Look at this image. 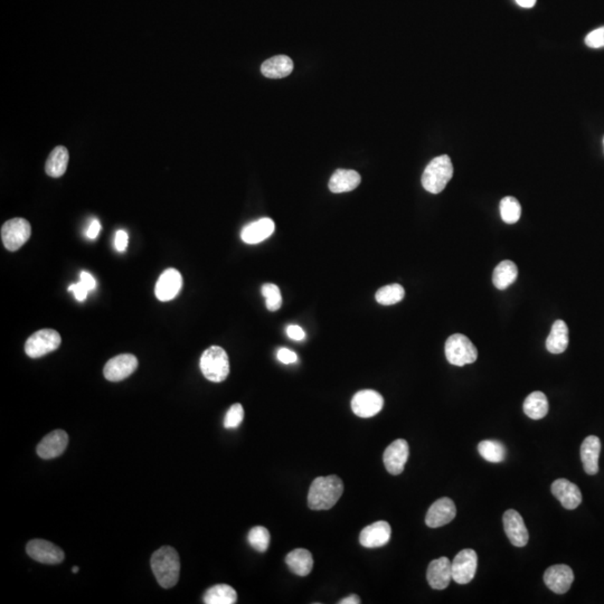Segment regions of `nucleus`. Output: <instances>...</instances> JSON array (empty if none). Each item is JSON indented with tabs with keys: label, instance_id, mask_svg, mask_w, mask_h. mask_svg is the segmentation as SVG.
I'll return each mask as SVG.
<instances>
[{
	"label": "nucleus",
	"instance_id": "obj_7",
	"mask_svg": "<svg viewBox=\"0 0 604 604\" xmlns=\"http://www.w3.org/2000/svg\"><path fill=\"white\" fill-rule=\"evenodd\" d=\"M32 235V226L25 218H12L1 227L3 244L8 251H17Z\"/></svg>",
	"mask_w": 604,
	"mask_h": 604
},
{
	"label": "nucleus",
	"instance_id": "obj_12",
	"mask_svg": "<svg viewBox=\"0 0 604 604\" xmlns=\"http://www.w3.org/2000/svg\"><path fill=\"white\" fill-rule=\"evenodd\" d=\"M410 456L408 442L403 439H397L391 443L384 452L383 461L387 472L393 476L402 474L404 472L405 463H408Z\"/></svg>",
	"mask_w": 604,
	"mask_h": 604
},
{
	"label": "nucleus",
	"instance_id": "obj_18",
	"mask_svg": "<svg viewBox=\"0 0 604 604\" xmlns=\"http://www.w3.org/2000/svg\"><path fill=\"white\" fill-rule=\"evenodd\" d=\"M69 444V435L63 430H55L46 435L37 445V454L42 459L58 458L65 451Z\"/></svg>",
	"mask_w": 604,
	"mask_h": 604
},
{
	"label": "nucleus",
	"instance_id": "obj_38",
	"mask_svg": "<svg viewBox=\"0 0 604 604\" xmlns=\"http://www.w3.org/2000/svg\"><path fill=\"white\" fill-rule=\"evenodd\" d=\"M69 291H72V292L74 293V297H76V299L79 300V301H84V300L86 299L89 293L88 288L85 287L84 283L82 281H80L79 283H74L72 284V286H70Z\"/></svg>",
	"mask_w": 604,
	"mask_h": 604
},
{
	"label": "nucleus",
	"instance_id": "obj_1",
	"mask_svg": "<svg viewBox=\"0 0 604 604\" xmlns=\"http://www.w3.org/2000/svg\"><path fill=\"white\" fill-rule=\"evenodd\" d=\"M344 493V483L335 474L318 477L312 481L308 493V506L312 511H327L334 507Z\"/></svg>",
	"mask_w": 604,
	"mask_h": 604
},
{
	"label": "nucleus",
	"instance_id": "obj_33",
	"mask_svg": "<svg viewBox=\"0 0 604 604\" xmlns=\"http://www.w3.org/2000/svg\"><path fill=\"white\" fill-rule=\"evenodd\" d=\"M500 215L502 221L507 224H515L520 221L522 207L515 197L507 196L500 202Z\"/></svg>",
	"mask_w": 604,
	"mask_h": 604
},
{
	"label": "nucleus",
	"instance_id": "obj_40",
	"mask_svg": "<svg viewBox=\"0 0 604 604\" xmlns=\"http://www.w3.org/2000/svg\"><path fill=\"white\" fill-rule=\"evenodd\" d=\"M128 242H129V236H128L127 232L124 230H119L118 232H117V234H115V248H117L119 252L126 251V248H127L128 246Z\"/></svg>",
	"mask_w": 604,
	"mask_h": 604
},
{
	"label": "nucleus",
	"instance_id": "obj_44",
	"mask_svg": "<svg viewBox=\"0 0 604 604\" xmlns=\"http://www.w3.org/2000/svg\"><path fill=\"white\" fill-rule=\"evenodd\" d=\"M360 598L358 595L351 594L347 598L342 599V601H339V604H360Z\"/></svg>",
	"mask_w": 604,
	"mask_h": 604
},
{
	"label": "nucleus",
	"instance_id": "obj_9",
	"mask_svg": "<svg viewBox=\"0 0 604 604\" xmlns=\"http://www.w3.org/2000/svg\"><path fill=\"white\" fill-rule=\"evenodd\" d=\"M383 406V396L376 391H360L351 399V410L357 417L362 419L375 417L382 411Z\"/></svg>",
	"mask_w": 604,
	"mask_h": 604
},
{
	"label": "nucleus",
	"instance_id": "obj_43",
	"mask_svg": "<svg viewBox=\"0 0 604 604\" xmlns=\"http://www.w3.org/2000/svg\"><path fill=\"white\" fill-rule=\"evenodd\" d=\"M101 231V224L100 222L97 221V220H94L91 223L90 226H89L88 231H86V236H88L90 240H95L99 235V233Z\"/></svg>",
	"mask_w": 604,
	"mask_h": 604
},
{
	"label": "nucleus",
	"instance_id": "obj_36",
	"mask_svg": "<svg viewBox=\"0 0 604 604\" xmlns=\"http://www.w3.org/2000/svg\"><path fill=\"white\" fill-rule=\"evenodd\" d=\"M244 419V410L240 403L232 405L227 411L224 419V428L225 429H236L241 426L242 421Z\"/></svg>",
	"mask_w": 604,
	"mask_h": 604
},
{
	"label": "nucleus",
	"instance_id": "obj_19",
	"mask_svg": "<svg viewBox=\"0 0 604 604\" xmlns=\"http://www.w3.org/2000/svg\"><path fill=\"white\" fill-rule=\"evenodd\" d=\"M552 493L563 507L573 511L582 502V493L575 483L568 479H557L552 483Z\"/></svg>",
	"mask_w": 604,
	"mask_h": 604
},
{
	"label": "nucleus",
	"instance_id": "obj_6",
	"mask_svg": "<svg viewBox=\"0 0 604 604\" xmlns=\"http://www.w3.org/2000/svg\"><path fill=\"white\" fill-rule=\"evenodd\" d=\"M62 338L54 329H42L35 332L25 344V353L30 358H40L60 346Z\"/></svg>",
	"mask_w": 604,
	"mask_h": 604
},
{
	"label": "nucleus",
	"instance_id": "obj_32",
	"mask_svg": "<svg viewBox=\"0 0 604 604\" xmlns=\"http://www.w3.org/2000/svg\"><path fill=\"white\" fill-rule=\"evenodd\" d=\"M404 296V288L401 284L393 283L381 288L375 294V298L380 305H392L402 301Z\"/></svg>",
	"mask_w": 604,
	"mask_h": 604
},
{
	"label": "nucleus",
	"instance_id": "obj_20",
	"mask_svg": "<svg viewBox=\"0 0 604 604\" xmlns=\"http://www.w3.org/2000/svg\"><path fill=\"white\" fill-rule=\"evenodd\" d=\"M426 579L432 589H447L452 580V565L450 559L447 557H440L430 563L426 572Z\"/></svg>",
	"mask_w": 604,
	"mask_h": 604
},
{
	"label": "nucleus",
	"instance_id": "obj_17",
	"mask_svg": "<svg viewBox=\"0 0 604 604\" xmlns=\"http://www.w3.org/2000/svg\"><path fill=\"white\" fill-rule=\"evenodd\" d=\"M392 528L385 520H380L362 529L360 535V543L366 548L385 546L391 539Z\"/></svg>",
	"mask_w": 604,
	"mask_h": 604
},
{
	"label": "nucleus",
	"instance_id": "obj_27",
	"mask_svg": "<svg viewBox=\"0 0 604 604\" xmlns=\"http://www.w3.org/2000/svg\"><path fill=\"white\" fill-rule=\"evenodd\" d=\"M69 159H70L69 150L63 146H58L51 151L46 161V174L53 178L62 177L67 172Z\"/></svg>",
	"mask_w": 604,
	"mask_h": 604
},
{
	"label": "nucleus",
	"instance_id": "obj_8",
	"mask_svg": "<svg viewBox=\"0 0 604 604\" xmlns=\"http://www.w3.org/2000/svg\"><path fill=\"white\" fill-rule=\"evenodd\" d=\"M452 580L458 584H468L474 580L477 571L478 556L474 550L467 548L456 554L451 562Z\"/></svg>",
	"mask_w": 604,
	"mask_h": 604
},
{
	"label": "nucleus",
	"instance_id": "obj_31",
	"mask_svg": "<svg viewBox=\"0 0 604 604\" xmlns=\"http://www.w3.org/2000/svg\"><path fill=\"white\" fill-rule=\"evenodd\" d=\"M478 451L483 459L493 463H502L507 456L506 447L496 440H483L478 444Z\"/></svg>",
	"mask_w": 604,
	"mask_h": 604
},
{
	"label": "nucleus",
	"instance_id": "obj_10",
	"mask_svg": "<svg viewBox=\"0 0 604 604\" xmlns=\"http://www.w3.org/2000/svg\"><path fill=\"white\" fill-rule=\"evenodd\" d=\"M138 369V360L132 353H122L106 362L103 369L104 378L110 382L124 381Z\"/></svg>",
	"mask_w": 604,
	"mask_h": 604
},
{
	"label": "nucleus",
	"instance_id": "obj_42",
	"mask_svg": "<svg viewBox=\"0 0 604 604\" xmlns=\"http://www.w3.org/2000/svg\"><path fill=\"white\" fill-rule=\"evenodd\" d=\"M80 281L84 283L85 287L88 288L89 291L94 290L97 287V281L93 278V275H91L89 272L83 271L81 273V280Z\"/></svg>",
	"mask_w": 604,
	"mask_h": 604
},
{
	"label": "nucleus",
	"instance_id": "obj_24",
	"mask_svg": "<svg viewBox=\"0 0 604 604\" xmlns=\"http://www.w3.org/2000/svg\"><path fill=\"white\" fill-rule=\"evenodd\" d=\"M360 175L355 170H337L329 181V189L332 193L340 194L351 191L360 184Z\"/></svg>",
	"mask_w": 604,
	"mask_h": 604
},
{
	"label": "nucleus",
	"instance_id": "obj_21",
	"mask_svg": "<svg viewBox=\"0 0 604 604\" xmlns=\"http://www.w3.org/2000/svg\"><path fill=\"white\" fill-rule=\"evenodd\" d=\"M275 224L271 218H264L248 224L242 230L241 239L246 244H257L275 233Z\"/></svg>",
	"mask_w": 604,
	"mask_h": 604
},
{
	"label": "nucleus",
	"instance_id": "obj_28",
	"mask_svg": "<svg viewBox=\"0 0 604 604\" xmlns=\"http://www.w3.org/2000/svg\"><path fill=\"white\" fill-rule=\"evenodd\" d=\"M524 412L532 420H541L548 413V401L543 392L536 391L529 394L524 402Z\"/></svg>",
	"mask_w": 604,
	"mask_h": 604
},
{
	"label": "nucleus",
	"instance_id": "obj_22",
	"mask_svg": "<svg viewBox=\"0 0 604 604\" xmlns=\"http://www.w3.org/2000/svg\"><path fill=\"white\" fill-rule=\"evenodd\" d=\"M581 460L583 463L584 472L590 476L599 472V458L601 453V441L598 437L590 435L581 445Z\"/></svg>",
	"mask_w": 604,
	"mask_h": 604
},
{
	"label": "nucleus",
	"instance_id": "obj_26",
	"mask_svg": "<svg viewBox=\"0 0 604 604\" xmlns=\"http://www.w3.org/2000/svg\"><path fill=\"white\" fill-rule=\"evenodd\" d=\"M568 327L563 321H556L547 337L546 349L552 353H562L568 346Z\"/></svg>",
	"mask_w": 604,
	"mask_h": 604
},
{
	"label": "nucleus",
	"instance_id": "obj_4",
	"mask_svg": "<svg viewBox=\"0 0 604 604\" xmlns=\"http://www.w3.org/2000/svg\"><path fill=\"white\" fill-rule=\"evenodd\" d=\"M200 371L209 381L221 383L230 374V360L220 346H211L200 357Z\"/></svg>",
	"mask_w": 604,
	"mask_h": 604
},
{
	"label": "nucleus",
	"instance_id": "obj_45",
	"mask_svg": "<svg viewBox=\"0 0 604 604\" xmlns=\"http://www.w3.org/2000/svg\"><path fill=\"white\" fill-rule=\"evenodd\" d=\"M516 3L523 8H532L536 3V0H516Z\"/></svg>",
	"mask_w": 604,
	"mask_h": 604
},
{
	"label": "nucleus",
	"instance_id": "obj_41",
	"mask_svg": "<svg viewBox=\"0 0 604 604\" xmlns=\"http://www.w3.org/2000/svg\"><path fill=\"white\" fill-rule=\"evenodd\" d=\"M287 334L291 339L293 340H302V339L305 338V332L302 330L301 327L297 326V325H291V326L288 327Z\"/></svg>",
	"mask_w": 604,
	"mask_h": 604
},
{
	"label": "nucleus",
	"instance_id": "obj_16",
	"mask_svg": "<svg viewBox=\"0 0 604 604\" xmlns=\"http://www.w3.org/2000/svg\"><path fill=\"white\" fill-rule=\"evenodd\" d=\"M183 287V278L176 269H167L158 279L154 293L158 300L166 302L175 299Z\"/></svg>",
	"mask_w": 604,
	"mask_h": 604
},
{
	"label": "nucleus",
	"instance_id": "obj_3",
	"mask_svg": "<svg viewBox=\"0 0 604 604\" xmlns=\"http://www.w3.org/2000/svg\"><path fill=\"white\" fill-rule=\"evenodd\" d=\"M453 176V166L447 154L435 157L426 166L422 175V186L431 194H440Z\"/></svg>",
	"mask_w": 604,
	"mask_h": 604
},
{
	"label": "nucleus",
	"instance_id": "obj_15",
	"mask_svg": "<svg viewBox=\"0 0 604 604\" xmlns=\"http://www.w3.org/2000/svg\"><path fill=\"white\" fill-rule=\"evenodd\" d=\"M456 508L450 498L438 499L426 513V524L431 528H438L451 523L456 518Z\"/></svg>",
	"mask_w": 604,
	"mask_h": 604
},
{
	"label": "nucleus",
	"instance_id": "obj_35",
	"mask_svg": "<svg viewBox=\"0 0 604 604\" xmlns=\"http://www.w3.org/2000/svg\"><path fill=\"white\" fill-rule=\"evenodd\" d=\"M262 294L266 298V308L269 309L270 312H277L281 308V291L277 284H263Z\"/></svg>",
	"mask_w": 604,
	"mask_h": 604
},
{
	"label": "nucleus",
	"instance_id": "obj_30",
	"mask_svg": "<svg viewBox=\"0 0 604 604\" xmlns=\"http://www.w3.org/2000/svg\"><path fill=\"white\" fill-rule=\"evenodd\" d=\"M202 600L206 604H234L237 601V593L232 586L218 584L206 591Z\"/></svg>",
	"mask_w": 604,
	"mask_h": 604
},
{
	"label": "nucleus",
	"instance_id": "obj_47",
	"mask_svg": "<svg viewBox=\"0 0 604 604\" xmlns=\"http://www.w3.org/2000/svg\"><path fill=\"white\" fill-rule=\"evenodd\" d=\"M603 143H604V139H603Z\"/></svg>",
	"mask_w": 604,
	"mask_h": 604
},
{
	"label": "nucleus",
	"instance_id": "obj_29",
	"mask_svg": "<svg viewBox=\"0 0 604 604\" xmlns=\"http://www.w3.org/2000/svg\"><path fill=\"white\" fill-rule=\"evenodd\" d=\"M517 277H518V269L516 264L513 261H502L496 266L493 282L497 289L504 290L516 281Z\"/></svg>",
	"mask_w": 604,
	"mask_h": 604
},
{
	"label": "nucleus",
	"instance_id": "obj_39",
	"mask_svg": "<svg viewBox=\"0 0 604 604\" xmlns=\"http://www.w3.org/2000/svg\"><path fill=\"white\" fill-rule=\"evenodd\" d=\"M277 357L283 364H293V362H296L297 360H298L297 353L294 351H290V349H288V348H280L278 353H277Z\"/></svg>",
	"mask_w": 604,
	"mask_h": 604
},
{
	"label": "nucleus",
	"instance_id": "obj_37",
	"mask_svg": "<svg viewBox=\"0 0 604 604\" xmlns=\"http://www.w3.org/2000/svg\"><path fill=\"white\" fill-rule=\"evenodd\" d=\"M585 44L586 46H589L590 49L604 47V26L596 28L591 33L588 34V36L585 37Z\"/></svg>",
	"mask_w": 604,
	"mask_h": 604
},
{
	"label": "nucleus",
	"instance_id": "obj_23",
	"mask_svg": "<svg viewBox=\"0 0 604 604\" xmlns=\"http://www.w3.org/2000/svg\"><path fill=\"white\" fill-rule=\"evenodd\" d=\"M293 71V62L287 55H277L261 65V72L268 79H283Z\"/></svg>",
	"mask_w": 604,
	"mask_h": 604
},
{
	"label": "nucleus",
	"instance_id": "obj_46",
	"mask_svg": "<svg viewBox=\"0 0 604 604\" xmlns=\"http://www.w3.org/2000/svg\"><path fill=\"white\" fill-rule=\"evenodd\" d=\"M79 570L80 568H78V566H74V568H72L73 573H78V572H79Z\"/></svg>",
	"mask_w": 604,
	"mask_h": 604
},
{
	"label": "nucleus",
	"instance_id": "obj_34",
	"mask_svg": "<svg viewBox=\"0 0 604 604\" xmlns=\"http://www.w3.org/2000/svg\"><path fill=\"white\" fill-rule=\"evenodd\" d=\"M270 533L266 527L262 526H257L250 531L248 535V541L253 547L254 550L264 553L269 548L270 545Z\"/></svg>",
	"mask_w": 604,
	"mask_h": 604
},
{
	"label": "nucleus",
	"instance_id": "obj_14",
	"mask_svg": "<svg viewBox=\"0 0 604 604\" xmlns=\"http://www.w3.org/2000/svg\"><path fill=\"white\" fill-rule=\"evenodd\" d=\"M574 581V573L568 565H553L544 573V582L556 594L568 592Z\"/></svg>",
	"mask_w": 604,
	"mask_h": 604
},
{
	"label": "nucleus",
	"instance_id": "obj_2",
	"mask_svg": "<svg viewBox=\"0 0 604 604\" xmlns=\"http://www.w3.org/2000/svg\"><path fill=\"white\" fill-rule=\"evenodd\" d=\"M151 570L158 583L163 589H170L177 584L181 573V559L175 548L163 546L151 556Z\"/></svg>",
	"mask_w": 604,
	"mask_h": 604
},
{
	"label": "nucleus",
	"instance_id": "obj_25",
	"mask_svg": "<svg viewBox=\"0 0 604 604\" xmlns=\"http://www.w3.org/2000/svg\"><path fill=\"white\" fill-rule=\"evenodd\" d=\"M286 563L290 568L292 573L299 577H307L312 571L314 559L309 550L305 548H297L288 554L286 557Z\"/></svg>",
	"mask_w": 604,
	"mask_h": 604
},
{
	"label": "nucleus",
	"instance_id": "obj_5",
	"mask_svg": "<svg viewBox=\"0 0 604 604\" xmlns=\"http://www.w3.org/2000/svg\"><path fill=\"white\" fill-rule=\"evenodd\" d=\"M445 357L452 365L461 367L476 362L478 351L467 336L454 334L445 342Z\"/></svg>",
	"mask_w": 604,
	"mask_h": 604
},
{
	"label": "nucleus",
	"instance_id": "obj_11",
	"mask_svg": "<svg viewBox=\"0 0 604 604\" xmlns=\"http://www.w3.org/2000/svg\"><path fill=\"white\" fill-rule=\"evenodd\" d=\"M26 552L30 559L43 564H60L65 557V554L60 547L44 539L30 541L26 546Z\"/></svg>",
	"mask_w": 604,
	"mask_h": 604
},
{
	"label": "nucleus",
	"instance_id": "obj_13",
	"mask_svg": "<svg viewBox=\"0 0 604 604\" xmlns=\"http://www.w3.org/2000/svg\"><path fill=\"white\" fill-rule=\"evenodd\" d=\"M502 522L504 533L513 546H526L528 543L529 534L522 515L513 509H508L502 516Z\"/></svg>",
	"mask_w": 604,
	"mask_h": 604
}]
</instances>
